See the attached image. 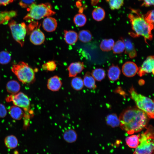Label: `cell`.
Segmentation results:
<instances>
[{
	"label": "cell",
	"instance_id": "cell-37",
	"mask_svg": "<svg viewBox=\"0 0 154 154\" xmlns=\"http://www.w3.org/2000/svg\"><path fill=\"white\" fill-rule=\"evenodd\" d=\"M35 0H20L19 4L22 8H28L31 4L34 3Z\"/></svg>",
	"mask_w": 154,
	"mask_h": 154
},
{
	"label": "cell",
	"instance_id": "cell-36",
	"mask_svg": "<svg viewBox=\"0 0 154 154\" xmlns=\"http://www.w3.org/2000/svg\"><path fill=\"white\" fill-rule=\"evenodd\" d=\"M45 70L50 71H54L56 68V64L55 62L53 60L49 61L44 64Z\"/></svg>",
	"mask_w": 154,
	"mask_h": 154
},
{
	"label": "cell",
	"instance_id": "cell-31",
	"mask_svg": "<svg viewBox=\"0 0 154 154\" xmlns=\"http://www.w3.org/2000/svg\"><path fill=\"white\" fill-rule=\"evenodd\" d=\"M75 24L77 26L81 27L86 24L87 19L85 15L82 13H78L76 15L73 19Z\"/></svg>",
	"mask_w": 154,
	"mask_h": 154
},
{
	"label": "cell",
	"instance_id": "cell-13",
	"mask_svg": "<svg viewBox=\"0 0 154 154\" xmlns=\"http://www.w3.org/2000/svg\"><path fill=\"white\" fill-rule=\"evenodd\" d=\"M62 85V82L59 77L55 75L49 78L47 84V88L52 92L58 91Z\"/></svg>",
	"mask_w": 154,
	"mask_h": 154
},
{
	"label": "cell",
	"instance_id": "cell-33",
	"mask_svg": "<svg viewBox=\"0 0 154 154\" xmlns=\"http://www.w3.org/2000/svg\"><path fill=\"white\" fill-rule=\"evenodd\" d=\"M11 60V54L9 52L4 50L0 52V64H8L10 62Z\"/></svg>",
	"mask_w": 154,
	"mask_h": 154
},
{
	"label": "cell",
	"instance_id": "cell-42",
	"mask_svg": "<svg viewBox=\"0 0 154 154\" xmlns=\"http://www.w3.org/2000/svg\"><path fill=\"white\" fill-rule=\"evenodd\" d=\"M143 80H140L139 82V83H140V84H141V83H142V84H143V83H144V82H143Z\"/></svg>",
	"mask_w": 154,
	"mask_h": 154
},
{
	"label": "cell",
	"instance_id": "cell-5",
	"mask_svg": "<svg viewBox=\"0 0 154 154\" xmlns=\"http://www.w3.org/2000/svg\"><path fill=\"white\" fill-rule=\"evenodd\" d=\"M153 150V128L150 125L140 135L139 143L133 154H152Z\"/></svg>",
	"mask_w": 154,
	"mask_h": 154
},
{
	"label": "cell",
	"instance_id": "cell-8",
	"mask_svg": "<svg viewBox=\"0 0 154 154\" xmlns=\"http://www.w3.org/2000/svg\"><path fill=\"white\" fill-rule=\"evenodd\" d=\"M8 25L13 39L23 47L27 33L25 24L24 22L17 23L15 21L12 20L9 22Z\"/></svg>",
	"mask_w": 154,
	"mask_h": 154
},
{
	"label": "cell",
	"instance_id": "cell-25",
	"mask_svg": "<svg viewBox=\"0 0 154 154\" xmlns=\"http://www.w3.org/2000/svg\"><path fill=\"white\" fill-rule=\"evenodd\" d=\"M92 15L93 18L95 20L99 21L102 20L105 16L104 10L100 7H98L93 10Z\"/></svg>",
	"mask_w": 154,
	"mask_h": 154
},
{
	"label": "cell",
	"instance_id": "cell-7",
	"mask_svg": "<svg viewBox=\"0 0 154 154\" xmlns=\"http://www.w3.org/2000/svg\"><path fill=\"white\" fill-rule=\"evenodd\" d=\"M131 98L138 109L145 112L149 118L153 119L154 102L151 99L138 93L133 87L129 90Z\"/></svg>",
	"mask_w": 154,
	"mask_h": 154
},
{
	"label": "cell",
	"instance_id": "cell-21",
	"mask_svg": "<svg viewBox=\"0 0 154 154\" xmlns=\"http://www.w3.org/2000/svg\"><path fill=\"white\" fill-rule=\"evenodd\" d=\"M120 70L117 65H113L108 70V75L109 79L112 81H116L119 78Z\"/></svg>",
	"mask_w": 154,
	"mask_h": 154
},
{
	"label": "cell",
	"instance_id": "cell-26",
	"mask_svg": "<svg viewBox=\"0 0 154 154\" xmlns=\"http://www.w3.org/2000/svg\"><path fill=\"white\" fill-rule=\"evenodd\" d=\"M78 37L81 41L86 43L90 42L92 40V35L89 31L83 30L79 32Z\"/></svg>",
	"mask_w": 154,
	"mask_h": 154
},
{
	"label": "cell",
	"instance_id": "cell-43",
	"mask_svg": "<svg viewBox=\"0 0 154 154\" xmlns=\"http://www.w3.org/2000/svg\"></svg>",
	"mask_w": 154,
	"mask_h": 154
},
{
	"label": "cell",
	"instance_id": "cell-28",
	"mask_svg": "<svg viewBox=\"0 0 154 154\" xmlns=\"http://www.w3.org/2000/svg\"><path fill=\"white\" fill-rule=\"evenodd\" d=\"M114 44V40L112 39L103 40L100 44V48L103 51H109L112 49Z\"/></svg>",
	"mask_w": 154,
	"mask_h": 154
},
{
	"label": "cell",
	"instance_id": "cell-10",
	"mask_svg": "<svg viewBox=\"0 0 154 154\" xmlns=\"http://www.w3.org/2000/svg\"><path fill=\"white\" fill-rule=\"evenodd\" d=\"M138 68L135 63L131 61L125 62L122 66V70L123 74L127 77L134 76L137 73Z\"/></svg>",
	"mask_w": 154,
	"mask_h": 154
},
{
	"label": "cell",
	"instance_id": "cell-2",
	"mask_svg": "<svg viewBox=\"0 0 154 154\" xmlns=\"http://www.w3.org/2000/svg\"><path fill=\"white\" fill-rule=\"evenodd\" d=\"M131 10L132 13L129 14L128 17L135 33H131L130 35L133 37L142 36L144 38L145 42L147 40H151L153 38L151 31L153 28V25L147 23L144 16L138 10Z\"/></svg>",
	"mask_w": 154,
	"mask_h": 154
},
{
	"label": "cell",
	"instance_id": "cell-3",
	"mask_svg": "<svg viewBox=\"0 0 154 154\" xmlns=\"http://www.w3.org/2000/svg\"><path fill=\"white\" fill-rule=\"evenodd\" d=\"M27 9L28 12L24 17V19L28 22L52 15L55 13L52 10L51 5L48 3L37 4L33 3Z\"/></svg>",
	"mask_w": 154,
	"mask_h": 154
},
{
	"label": "cell",
	"instance_id": "cell-17",
	"mask_svg": "<svg viewBox=\"0 0 154 154\" xmlns=\"http://www.w3.org/2000/svg\"><path fill=\"white\" fill-rule=\"evenodd\" d=\"M64 37L65 41L67 44L73 45L77 42L78 39V34L73 31H64Z\"/></svg>",
	"mask_w": 154,
	"mask_h": 154
},
{
	"label": "cell",
	"instance_id": "cell-16",
	"mask_svg": "<svg viewBox=\"0 0 154 154\" xmlns=\"http://www.w3.org/2000/svg\"><path fill=\"white\" fill-rule=\"evenodd\" d=\"M9 113L12 118L17 120H20L25 115L24 112L21 108L15 105L9 108Z\"/></svg>",
	"mask_w": 154,
	"mask_h": 154
},
{
	"label": "cell",
	"instance_id": "cell-20",
	"mask_svg": "<svg viewBox=\"0 0 154 154\" xmlns=\"http://www.w3.org/2000/svg\"><path fill=\"white\" fill-rule=\"evenodd\" d=\"M64 139L66 142L72 143L75 142L77 138V134L75 130L70 129L66 130L63 135Z\"/></svg>",
	"mask_w": 154,
	"mask_h": 154
},
{
	"label": "cell",
	"instance_id": "cell-12",
	"mask_svg": "<svg viewBox=\"0 0 154 154\" xmlns=\"http://www.w3.org/2000/svg\"><path fill=\"white\" fill-rule=\"evenodd\" d=\"M84 68V62L78 61L71 63L68 67V76L70 77H74L80 73Z\"/></svg>",
	"mask_w": 154,
	"mask_h": 154
},
{
	"label": "cell",
	"instance_id": "cell-15",
	"mask_svg": "<svg viewBox=\"0 0 154 154\" xmlns=\"http://www.w3.org/2000/svg\"><path fill=\"white\" fill-rule=\"evenodd\" d=\"M125 44V53L128 55L131 58L137 56V52L131 41L129 39H122Z\"/></svg>",
	"mask_w": 154,
	"mask_h": 154
},
{
	"label": "cell",
	"instance_id": "cell-23",
	"mask_svg": "<svg viewBox=\"0 0 154 154\" xmlns=\"http://www.w3.org/2000/svg\"><path fill=\"white\" fill-rule=\"evenodd\" d=\"M5 146L10 149L15 148L18 144V140L17 138L13 135H9L6 136L4 139Z\"/></svg>",
	"mask_w": 154,
	"mask_h": 154
},
{
	"label": "cell",
	"instance_id": "cell-38",
	"mask_svg": "<svg viewBox=\"0 0 154 154\" xmlns=\"http://www.w3.org/2000/svg\"><path fill=\"white\" fill-rule=\"evenodd\" d=\"M7 111L4 106L2 104L0 103V118H4L7 115Z\"/></svg>",
	"mask_w": 154,
	"mask_h": 154
},
{
	"label": "cell",
	"instance_id": "cell-14",
	"mask_svg": "<svg viewBox=\"0 0 154 154\" xmlns=\"http://www.w3.org/2000/svg\"><path fill=\"white\" fill-rule=\"evenodd\" d=\"M57 26L56 20L51 17H47L43 20L42 27L46 31L51 32L54 31L56 29Z\"/></svg>",
	"mask_w": 154,
	"mask_h": 154
},
{
	"label": "cell",
	"instance_id": "cell-19",
	"mask_svg": "<svg viewBox=\"0 0 154 154\" xmlns=\"http://www.w3.org/2000/svg\"><path fill=\"white\" fill-rule=\"evenodd\" d=\"M20 88L21 86L19 83L14 80L8 81L6 86L7 91L11 94H14L18 93Z\"/></svg>",
	"mask_w": 154,
	"mask_h": 154
},
{
	"label": "cell",
	"instance_id": "cell-29",
	"mask_svg": "<svg viewBox=\"0 0 154 154\" xmlns=\"http://www.w3.org/2000/svg\"><path fill=\"white\" fill-rule=\"evenodd\" d=\"M72 88L76 91L82 90L84 86L83 79L80 77H75L72 79L71 82Z\"/></svg>",
	"mask_w": 154,
	"mask_h": 154
},
{
	"label": "cell",
	"instance_id": "cell-32",
	"mask_svg": "<svg viewBox=\"0 0 154 154\" xmlns=\"http://www.w3.org/2000/svg\"><path fill=\"white\" fill-rule=\"evenodd\" d=\"M125 44L123 41L119 40L114 44L112 49L114 54H119L123 52L125 50Z\"/></svg>",
	"mask_w": 154,
	"mask_h": 154
},
{
	"label": "cell",
	"instance_id": "cell-11",
	"mask_svg": "<svg viewBox=\"0 0 154 154\" xmlns=\"http://www.w3.org/2000/svg\"><path fill=\"white\" fill-rule=\"evenodd\" d=\"M30 42L36 45L43 44L45 40L44 33L39 29H36L31 33L29 38Z\"/></svg>",
	"mask_w": 154,
	"mask_h": 154
},
{
	"label": "cell",
	"instance_id": "cell-22",
	"mask_svg": "<svg viewBox=\"0 0 154 154\" xmlns=\"http://www.w3.org/2000/svg\"><path fill=\"white\" fill-rule=\"evenodd\" d=\"M83 80L84 86L86 88L95 89L96 87L95 80L90 72H87L85 73Z\"/></svg>",
	"mask_w": 154,
	"mask_h": 154
},
{
	"label": "cell",
	"instance_id": "cell-39",
	"mask_svg": "<svg viewBox=\"0 0 154 154\" xmlns=\"http://www.w3.org/2000/svg\"><path fill=\"white\" fill-rule=\"evenodd\" d=\"M154 5V0H143V5L149 7Z\"/></svg>",
	"mask_w": 154,
	"mask_h": 154
},
{
	"label": "cell",
	"instance_id": "cell-40",
	"mask_svg": "<svg viewBox=\"0 0 154 154\" xmlns=\"http://www.w3.org/2000/svg\"><path fill=\"white\" fill-rule=\"evenodd\" d=\"M14 0H0V7L6 6L12 2Z\"/></svg>",
	"mask_w": 154,
	"mask_h": 154
},
{
	"label": "cell",
	"instance_id": "cell-18",
	"mask_svg": "<svg viewBox=\"0 0 154 154\" xmlns=\"http://www.w3.org/2000/svg\"><path fill=\"white\" fill-rule=\"evenodd\" d=\"M17 15V12L14 11L0 12V25L7 24L10 20Z\"/></svg>",
	"mask_w": 154,
	"mask_h": 154
},
{
	"label": "cell",
	"instance_id": "cell-4",
	"mask_svg": "<svg viewBox=\"0 0 154 154\" xmlns=\"http://www.w3.org/2000/svg\"><path fill=\"white\" fill-rule=\"evenodd\" d=\"M11 70L19 80L23 84H31L35 80L34 70L25 62L21 61L13 65Z\"/></svg>",
	"mask_w": 154,
	"mask_h": 154
},
{
	"label": "cell",
	"instance_id": "cell-34",
	"mask_svg": "<svg viewBox=\"0 0 154 154\" xmlns=\"http://www.w3.org/2000/svg\"><path fill=\"white\" fill-rule=\"evenodd\" d=\"M111 10H117L123 5L124 0H106Z\"/></svg>",
	"mask_w": 154,
	"mask_h": 154
},
{
	"label": "cell",
	"instance_id": "cell-30",
	"mask_svg": "<svg viewBox=\"0 0 154 154\" xmlns=\"http://www.w3.org/2000/svg\"><path fill=\"white\" fill-rule=\"evenodd\" d=\"M91 74L95 80L98 81L103 80L106 76L104 70L101 68L94 69L92 71Z\"/></svg>",
	"mask_w": 154,
	"mask_h": 154
},
{
	"label": "cell",
	"instance_id": "cell-27",
	"mask_svg": "<svg viewBox=\"0 0 154 154\" xmlns=\"http://www.w3.org/2000/svg\"><path fill=\"white\" fill-rule=\"evenodd\" d=\"M107 124L112 127H117L120 125L119 118L115 114H110L106 117Z\"/></svg>",
	"mask_w": 154,
	"mask_h": 154
},
{
	"label": "cell",
	"instance_id": "cell-6",
	"mask_svg": "<svg viewBox=\"0 0 154 154\" xmlns=\"http://www.w3.org/2000/svg\"><path fill=\"white\" fill-rule=\"evenodd\" d=\"M5 101L8 102H12L15 106L22 108L25 111L24 126H28L30 118V101L28 96L22 92H19L7 96Z\"/></svg>",
	"mask_w": 154,
	"mask_h": 154
},
{
	"label": "cell",
	"instance_id": "cell-1",
	"mask_svg": "<svg viewBox=\"0 0 154 154\" xmlns=\"http://www.w3.org/2000/svg\"><path fill=\"white\" fill-rule=\"evenodd\" d=\"M148 118L145 112L139 109L129 108L120 115V127L128 134H132L140 131L145 127Z\"/></svg>",
	"mask_w": 154,
	"mask_h": 154
},
{
	"label": "cell",
	"instance_id": "cell-24",
	"mask_svg": "<svg viewBox=\"0 0 154 154\" xmlns=\"http://www.w3.org/2000/svg\"><path fill=\"white\" fill-rule=\"evenodd\" d=\"M140 135H132L126 137L125 141L127 145L131 148H136L139 143Z\"/></svg>",
	"mask_w": 154,
	"mask_h": 154
},
{
	"label": "cell",
	"instance_id": "cell-9",
	"mask_svg": "<svg viewBox=\"0 0 154 154\" xmlns=\"http://www.w3.org/2000/svg\"><path fill=\"white\" fill-rule=\"evenodd\" d=\"M154 67V56H148L143 62L141 66L138 68L137 72L138 74L141 77L146 73H152L153 74Z\"/></svg>",
	"mask_w": 154,
	"mask_h": 154
},
{
	"label": "cell",
	"instance_id": "cell-35",
	"mask_svg": "<svg viewBox=\"0 0 154 154\" xmlns=\"http://www.w3.org/2000/svg\"><path fill=\"white\" fill-rule=\"evenodd\" d=\"M144 18L145 21L148 24L153 25L154 24V10L148 11L144 16Z\"/></svg>",
	"mask_w": 154,
	"mask_h": 154
},
{
	"label": "cell",
	"instance_id": "cell-41",
	"mask_svg": "<svg viewBox=\"0 0 154 154\" xmlns=\"http://www.w3.org/2000/svg\"><path fill=\"white\" fill-rule=\"evenodd\" d=\"M100 0H91V4L93 6L96 5Z\"/></svg>",
	"mask_w": 154,
	"mask_h": 154
}]
</instances>
